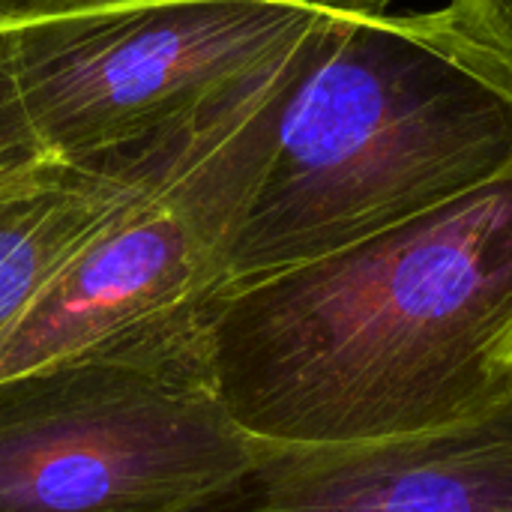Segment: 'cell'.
Returning <instances> with one entry per match:
<instances>
[{"instance_id":"obj_3","label":"cell","mask_w":512,"mask_h":512,"mask_svg":"<svg viewBox=\"0 0 512 512\" xmlns=\"http://www.w3.org/2000/svg\"><path fill=\"white\" fill-rule=\"evenodd\" d=\"M201 312L3 378L0 512H177L240 474Z\"/></svg>"},{"instance_id":"obj_8","label":"cell","mask_w":512,"mask_h":512,"mask_svg":"<svg viewBox=\"0 0 512 512\" xmlns=\"http://www.w3.org/2000/svg\"><path fill=\"white\" fill-rule=\"evenodd\" d=\"M444 12L512 72V0H450Z\"/></svg>"},{"instance_id":"obj_7","label":"cell","mask_w":512,"mask_h":512,"mask_svg":"<svg viewBox=\"0 0 512 512\" xmlns=\"http://www.w3.org/2000/svg\"><path fill=\"white\" fill-rule=\"evenodd\" d=\"M51 162V150L39 138L30 111L24 105L6 30L0 27V195L15 192L42 174Z\"/></svg>"},{"instance_id":"obj_9","label":"cell","mask_w":512,"mask_h":512,"mask_svg":"<svg viewBox=\"0 0 512 512\" xmlns=\"http://www.w3.org/2000/svg\"><path fill=\"white\" fill-rule=\"evenodd\" d=\"M114 3H132V0H0V24L99 9V6H114Z\"/></svg>"},{"instance_id":"obj_2","label":"cell","mask_w":512,"mask_h":512,"mask_svg":"<svg viewBox=\"0 0 512 512\" xmlns=\"http://www.w3.org/2000/svg\"><path fill=\"white\" fill-rule=\"evenodd\" d=\"M512 171V72L438 12H333L273 129L231 249L252 282L462 198Z\"/></svg>"},{"instance_id":"obj_1","label":"cell","mask_w":512,"mask_h":512,"mask_svg":"<svg viewBox=\"0 0 512 512\" xmlns=\"http://www.w3.org/2000/svg\"><path fill=\"white\" fill-rule=\"evenodd\" d=\"M213 387L270 444H357L512 396V171L201 312Z\"/></svg>"},{"instance_id":"obj_5","label":"cell","mask_w":512,"mask_h":512,"mask_svg":"<svg viewBox=\"0 0 512 512\" xmlns=\"http://www.w3.org/2000/svg\"><path fill=\"white\" fill-rule=\"evenodd\" d=\"M177 512H512V396L423 435L255 441L240 474Z\"/></svg>"},{"instance_id":"obj_6","label":"cell","mask_w":512,"mask_h":512,"mask_svg":"<svg viewBox=\"0 0 512 512\" xmlns=\"http://www.w3.org/2000/svg\"><path fill=\"white\" fill-rule=\"evenodd\" d=\"M159 135L78 162L57 159L0 195V345L132 204L153 168Z\"/></svg>"},{"instance_id":"obj_4","label":"cell","mask_w":512,"mask_h":512,"mask_svg":"<svg viewBox=\"0 0 512 512\" xmlns=\"http://www.w3.org/2000/svg\"><path fill=\"white\" fill-rule=\"evenodd\" d=\"M345 0H132L0 24L30 120L60 162L90 159L252 84Z\"/></svg>"}]
</instances>
